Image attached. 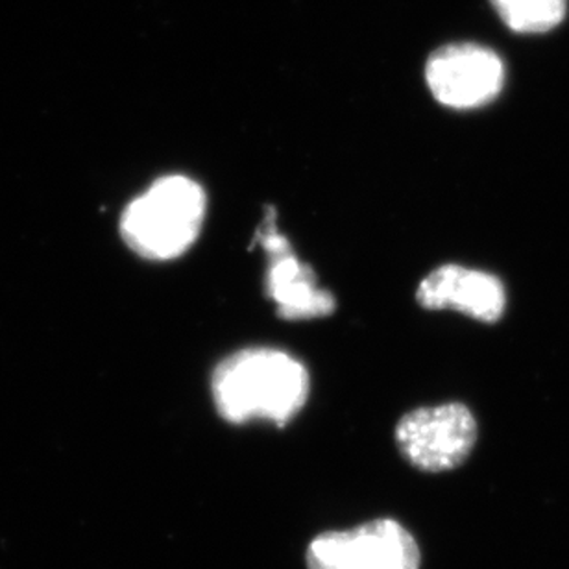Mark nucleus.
Instances as JSON below:
<instances>
[{"instance_id": "nucleus-6", "label": "nucleus", "mask_w": 569, "mask_h": 569, "mask_svg": "<svg viewBox=\"0 0 569 569\" xmlns=\"http://www.w3.org/2000/svg\"><path fill=\"white\" fill-rule=\"evenodd\" d=\"M426 80L440 104L455 110L481 108L503 89V61L481 44H448L427 61Z\"/></svg>"}, {"instance_id": "nucleus-4", "label": "nucleus", "mask_w": 569, "mask_h": 569, "mask_svg": "<svg viewBox=\"0 0 569 569\" xmlns=\"http://www.w3.org/2000/svg\"><path fill=\"white\" fill-rule=\"evenodd\" d=\"M477 442L476 417L462 403L420 407L396 426V443L409 465L442 473L465 465Z\"/></svg>"}, {"instance_id": "nucleus-2", "label": "nucleus", "mask_w": 569, "mask_h": 569, "mask_svg": "<svg viewBox=\"0 0 569 569\" xmlns=\"http://www.w3.org/2000/svg\"><path fill=\"white\" fill-rule=\"evenodd\" d=\"M206 211L208 197L198 181L163 176L128 203L121 219L122 239L141 258L170 261L197 242Z\"/></svg>"}, {"instance_id": "nucleus-3", "label": "nucleus", "mask_w": 569, "mask_h": 569, "mask_svg": "<svg viewBox=\"0 0 569 569\" xmlns=\"http://www.w3.org/2000/svg\"><path fill=\"white\" fill-rule=\"evenodd\" d=\"M306 565L307 569H420L422 553L417 538L400 521L379 518L312 538Z\"/></svg>"}, {"instance_id": "nucleus-8", "label": "nucleus", "mask_w": 569, "mask_h": 569, "mask_svg": "<svg viewBox=\"0 0 569 569\" xmlns=\"http://www.w3.org/2000/svg\"><path fill=\"white\" fill-rule=\"evenodd\" d=\"M505 24L521 33H540L559 27L566 0H490Z\"/></svg>"}, {"instance_id": "nucleus-5", "label": "nucleus", "mask_w": 569, "mask_h": 569, "mask_svg": "<svg viewBox=\"0 0 569 569\" xmlns=\"http://www.w3.org/2000/svg\"><path fill=\"white\" fill-rule=\"evenodd\" d=\"M256 239L269 259L264 280L267 295L274 301L281 318L298 322L328 317L335 311L337 301L333 295L318 287L315 270L298 259L289 239L278 230L274 208L267 209Z\"/></svg>"}, {"instance_id": "nucleus-1", "label": "nucleus", "mask_w": 569, "mask_h": 569, "mask_svg": "<svg viewBox=\"0 0 569 569\" xmlns=\"http://www.w3.org/2000/svg\"><path fill=\"white\" fill-rule=\"evenodd\" d=\"M309 390L307 368L274 348L236 351L217 365L211 378L214 409L233 426L264 420L284 427L306 407Z\"/></svg>"}, {"instance_id": "nucleus-7", "label": "nucleus", "mask_w": 569, "mask_h": 569, "mask_svg": "<svg viewBox=\"0 0 569 569\" xmlns=\"http://www.w3.org/2000/svg\"><path fill=\"white\" fill-rule=\"evenodd\" d=\"M417 300L423 309H453L479 322H498L507 306L505 287L496 276L460 264H443L418 284Z\"/></svg>"}]
</instances>
